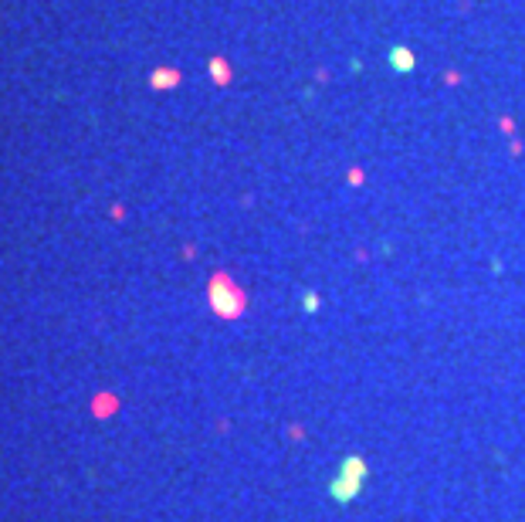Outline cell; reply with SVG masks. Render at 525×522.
<instances>
[{
  "mask_svg": "<svg viewBox=\"0 0 525 522\" xmlns=\"http://www.w3.org/2000/svg\"><path fill=\"white\" fill-rule=\"evenodd\" d=\"M366 475H370L366 458H363V455H346L343 464L335 468V475L329 478V499L332 502H339V505H350L352 499L363 492Z\"/></svg>",
  "mask_w": 525,
  "mask_h": 522,
  "instance_id": "cell-1",
  "label": "cell"
},
{
  "mask_svg": "<svg viewBox=\"0 0 525 522\" xmlns=\"http://www.w3.org/2000/svg\"><path fill=\"white\" fill-rule=\"evenodd\" d=\"M211 306L217 309V315L234 319V315H241V309H244V295L234 289V282L227 275H217L214 282H211Z\"/></svg>",
  "mask_w": 525,
  "mask_h": 522,
  "instance_id": "cell-2",
  "label": "cell"
},
{
  "mask_svg": "<svg viewBox=\"0 0 525 522\" xmlns=\"http://www.w3.org/2000/svg\"><path fill=\"white\" fill-rule=\"evenodd\" d=\"M390 68H393V72H413V68H417V58L410 55L407 48L397 44V48H390Z\"/></svg>",
  "mask_w": 525,
  "mask_h": 522,
  "instance_id": "cell-3",
  "label": "cell"
},
{
  "mask_svg": "<svg viewBox=\"0 0 525 522\" xmlns=\"http://www.w3.org/2000/svg\"><path fill=\"white\" fill-rule=\"evenodd\" d=\"M153 85L156 89H170V85H176V72H166V68L153 72Z\"/></svg>",
  "mask_w": 525,
  "mask_h": 522,
  "instance_id": "cell-4",
  "label": "cell"
},
{
  "mask_svg": "<svg viewBox=\"0 0 525 522\" xmlns=\"http://www.w3.org/2000/svg\"><path fill=\"white\" fill-rule=\"evenodd\" d=\"M211 72H214V78L220 81V85H224V81H227V75H231V68H227V65H224L220 58L211 61Z\"/></svg>",
  "mask_w": 525,
  "mask_h": 522,
  "instance_id": "cell-5",
  "label": "cell"
},
{
  "mask_svg": "<svg viewBox=\"0 0 525 522\" xmlns=\"http://www.w3.org/2000/svg\"><path fill=\"white\" fill-rule=\"evenodd\" d=\"M302 306H305V312H315V309H319V299H315V295H305V299H302Z\"/></svg>",
  "mask_w": 525,
  "mask_h": 522,
  "instance_id": "cell-6",
  "label": "cell"
}]
</instances>
